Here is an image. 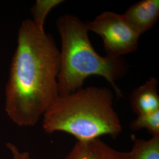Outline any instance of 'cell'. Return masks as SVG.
Masks as SVG:
<instances>
[{"mask_svg": "<svg viewBox=\"0 0 159 159\" xmlns=\"http://www.w3.org/2000/svg\"><path fill=\"white\" fill-rule=\"evenodd\" d=\"M60 68V50L52 36L39 30L31 19L24 20L5 88L6 111L13 123L36 125L59 96Z\"/></svg>", "mask_w": 159, "mask_h": 159, "instance_id": "6da1fadb", "label": "cell"}, {"mask_svg": "<svg viewBox=\"0 0 159 159\" xmlns=\"http://www.w3.org/2000/svg\"><path fill=\"white\" fill-rule=\"evenodd\" d=\"M113 91L105 87H89L59 95L43 115L47 133L63 131L78 142L108 135L115 139L122 131L119 116L113 107Z\"/></svg>", "mask_w": 159, "mask_h": 159, "instance_id": "7a4b0ae2", "label": "cell"}, {"mask_svg": "<svg viewBox=\"0 0 159 159\" xmlns=\"http://www.w3.org/2000/svg\"><path fill=\"white\" fill-rule=\"evenodd\" d=\"M56 24L61 41L57 79L59 95L74 93L82 88L89 77L98 75L112 85L117 96L122 97L116 83L129 71V65L125 60L98 54L89 39L86 23L79 17L66 14L58 18Z\"/></svg>", "mask_w": 159, "mask_h": 159, "instance_id": "3957f363", "label": "cell"}, {"mask_svg": "<svg viewBox=\"0 0 159 159\" xmlns=\"http://www.w3.org/2000/svg\"><path fill=\"white\" fill-rule=\"evenodd\" d=\"M89 31L102 38L106 56L122 57L137 50L140 35L131 27L121 15L105 11L86 23Z\"/></svg>", "mask_w": 159, "mask_h": 159, "instance_id": "277c9868", "label": "cell"}, {"mask_svg": "<svg viewBox=\"0 0 159 159\" xmlns=\"http://www.w3.org/2000/svg\"><path fill=\"white\" fill-rule=\"evenodd\" d=\"M125 20L141 35L152 29L159 18V0H142L130 6L123 14Z\"/></svg>", "mask_w": 159, "mask_h": 159, "instance_id": "5b68a950", "label": "cell"}, {"mask_svg": "<svg viewBox=\"0 0 159 159\" xmlns=\"http://www.w3.org/2000/svg\"><path fill=\"white\" fill-rule=\"evenodd\" d=\"M66 159H134L131 151H119L98 138L89 141H77Z\"/></svg>", "mask_w": 159, "mask_h": 159, "instance_id": "8992f818", "label": "cell"}, {"mask_svg": "<svg viewBox=\"0 0 159 159\" xmlns=\"http://www.w3.org/2000/svg\"><path fill=\"white\" fill-rule=\"evenodd\" d=\"M159 82L155 77L136 89L130 95L131 107L137 115L154 113L159 110Z\"/></svg>", "mask_w": 159, "mask_h": 159, "instance_id": "52a82bcc", "label": "cell"}, {"mask_svg": "<svg viewBox=\"0 0 159 159\" xmlns=\"http://www.w3.org/2000/svg\"><path fill=\"white\" fill-rule=\"evenodd\" d=\"M131 152L134 159H159V136L150 139H136Z\"/></svg>", "mask_w": 159, "mask_h": 159, "instance_id": "ba28073f", "label": "cell"}, {"mask_svg": "<svg viewBox=\"0 0 159 159\" xmlns=\"http://www.w3.org/2000/svg\"><path fill=\"white\" fill-rule=\"evenodd\" d=\"M63 2V0H37L31 8V20L35 27L41 31H45L44 23L47 15L51 10Z\"/></svg>", "mask_w": 159, "mask_h": 159, "instance_id": "9c48e42d", "label": "cell"}, {"mask_svg": "<svg viewBox=\"0 0 159 159\" xmlns=\"http://www.w3.org/2000/svg\"><path fill=\"white\" fill-rule=\"evenodd\" d=\"M132 131L146 129L153 136H159V110L148 114L138 115L130 123Z\"/></svg>", "mask_w": 159, "mask_h": 159, "instance_id": "30bf717a", "label": "cell"}, {"mask_svg": "<svg viewBox=\"0 0 159 159\" xmlns=\"http://www.w3.org/2000/svg\"><path fill=\"white\" fill-rule=\"evenodd\" d=\"M6 146L11 152L12 156V159H30V154L27 152H21L16 146L8 143Z\"/></svg>", "mask_w": 159, "mask_h": 159, "instance_id": "8fae6325", "label": "cell"}]
</instances>
